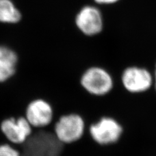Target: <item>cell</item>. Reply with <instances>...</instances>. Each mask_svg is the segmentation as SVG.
Instances as JSON below:
<instances>
[{
    "mask_svg": "<svg viewBox=\"0 0 156 156\" xmlns=\"http://www.w3.org/2000/svg\"><path fill=\"white\" fill-rule=\"evenodd\" d=\"M25 116L33 128H45L52 124L54 119V111L50 102L38 98L27 104Z\"/></svg>",
    "mask_w": 156,
    "mask_h": 156,
    "instance_id": "cell-5",
    "label": "cell"
},
{
    "mask_svg": "<svg viewBox=\"0 0 156 156\" xmlns=\"http://www.w3.org/2000/svg\"><path fill=\"white\" fill-rule=\"evenodd\" d=\"M91 139L97 144L107 146L118 143L122 138L124 129L119 120L104 115L86 128Z\"/></svg>",
    "mask_w": 156,
    "mask_h": 156,
    "instance_id": "cell-2",
    "label": "cell"
},
{
    "mask_svg": "<svg viewBox=\"0 0 156 156\" xmlns=\"http://www.w3.org/2000/svg\"><path fill=\"white\" fill-rule=\"evenodd\" d=\"M155 90H156V67H155Z\"/></svg>",
    "mask_w": 156,
    "mask_h": 156,
    "instance_id": "cell-12",
    "label": "cell"
},
{
    "mask_svg": "<svg viewBox=\"0 0 156 156\" xmlns=\"http://www.w3.org/2000/svg\"><path fill=\"white\" fill-rule=\"evenodd\" d=\"M75 23L77 29L89 37L99 34L104 27L103 17L100 11L92 5L83 7L76 14Z\"/></svg>",
    "mask_w": 156,
    "mask_h": 156,
    "instance_id": "cell-6",
    "label": "cell"
},
{
    "mask_svg": "<svg viewBox=\"0 0 156 156\" xmlns=\"http://www.w3.org/2000/svg\"><path fill=\"white\" fill-rule=\"evenodd\" d=\"M122 84L131 93H141L148 90L153 83V77L145 68L129 67L123 72Z\"/></svg>",
    "mask_w": 156,
    "mask_h": 156,
    "instance_id": "cell-7",
    "label": "cell"
},
{
    "mask_svg": "<svg viewBox=\"0 0 156 156\" xmlns=\"http://www.w3.org/2000/svg\"><path fill=\"white\" fill-rule=\"evenodd\" d=\"M21 20L22 14L12 0H0V23L15 24Z\"/></svg>",
    "mask_w": 156,
    "mask_h": 156,
    "instance_id": "cell-9",
    "label": "cell"
},
{
    "mask_svg": "<svg viewBox=\"0 0 156 156\" xmlns=\"http://www.w3.org/2000/svg\"><path fill=\"white\" fill-rule=\"evenodd\" d=\"M0 129L9 143L18 146L26 142L33 128L25 116H20L3 119L0 124Z\"/></svg>",
    "mask_w": 156,
    "mask_h": 156,
    "instance_id": "cell-4",
    "label": "cell"
},
{
    "mask_svg": "<svg viewBox=\"0 0 156 156\" xmlns=\"http://www.w3.org/2000/svg\"><path fill=\"white\" fill-rule=\"evenodd\" d=\"M119 0H94V2L100 5H109L113 4L118 2Z\"/></svg>",
    "mask_w": 156,
    "mask_h": 156,
    "instance_id": "cell-11",
    "label": "cell"
},
{
    "mask_svg": "<svg viewBox=\"0 0 156 156\" xmlns=\"http://www.w3.org/2000/svg\"><path fill=\"white\" fill-rule=\"evenodd\" d=\"M0 156H21V154L14 145L4 143L0 144Z\"/></svg>",
    "mask_w": 156,
    "mask_h": 156,
    "instance_id": "cell-10",
    "label": "cell"
},
{
    "mask_svg": "<svg viewBox=\"0 0 156 156\" xmlns=\"http://www.w3.org/2000/svg\"><path fill=\"white\" fill-rule=\"evenodd\" d=\"M51 124L57 139L63 144L77 142L83 136L86 130L84 119L76 113L62 115Z\"/></svg>",
    "mask_w": 156,
    "mask_h": 156,
    "instance_id": "cell-3",
    "label": "cell"
},
{
    "mask_svg": "<svg viewBox=\"0 0 156 156\" xmlns=\"http://www.w3.org/2000/svg\"><path fill=\"white\" fill-rule=\"evenodd\" d=\"M80 83L88 94L95 97H104L114 89V80L111 73L99 66L86 68L80 78Z\"/></svg>",
    "mask_w": 156,
    "mask_h": 156,
    "instance_id": "cell-1",
    "label": "cell"
},
{
    "mask_svg": "<svg viewBox=\"0 0 156 156\" xmlns=\"http://www.w3.org/2000/svg\"><path fill=\"white\" fill-rule=\"evenodd\" d=\"M18 69V57L11 48L0 45V83L15 76Z\"/></svg>",
    "mask_w": 156,
    "mask_h": 156,
    "instance_id": "cell-8",
    "label": "cell"
}]
</instances>
